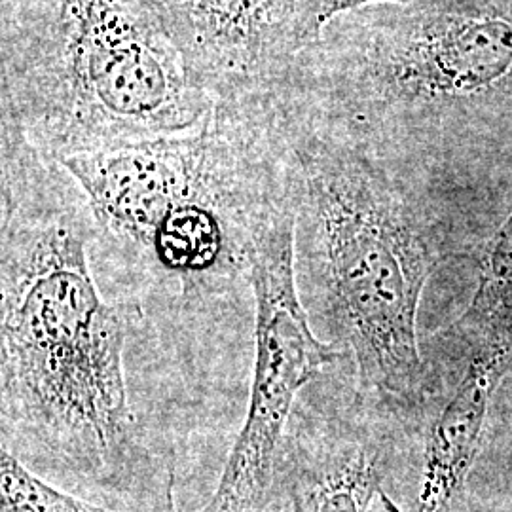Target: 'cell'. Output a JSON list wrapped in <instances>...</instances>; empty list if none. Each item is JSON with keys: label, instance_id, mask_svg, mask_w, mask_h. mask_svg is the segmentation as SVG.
Instances as JSON below:
<instances>
[{"label": "cell", "instance_id": "3", "mask_svg": "<svg viewBox=\"0 0 512 512\" xmlns=\"http://www.w3.org/2000/svg\"><path fill=\"white\" fill-rule=\"evenodd\" d=\"M215 105L156 0H0V124L54 160L183 135Z\"/></svg>", "mask_w": 512, "mask_h": 512}, {"label": "cell", "instance_id": "2", "mask_svg": "<svg viewBox=\"0 0 512 512\" xmlns=\"http://www.w3.org/2000/svg\"><path fill=\"white\" fill-rule=\"evenodd\" d=\"M57 162L82 188L99 238L184 291L247 274L258 232L294 207L291 145L272 95L217 103L183 135Z\"/></svg>", "mask_w": 512, "mask_h": 512}, {"label": "cell", "instance_id": "8", "mask_svg": "<svg viewBox=\"0 0 512 512\" xmlns=\"http://www.w3.org/2000/svg\"><path fill=\"white\" fill-rule=\"evenodd\" d=\"M279 482L293 512H366L380 490L378 452L368 446L287 442Z\"/></svg>", "mask_w": 512, "mask_h": 512}, {"label": "cell", "instance_id": "10", "mask_svg": "<svg viewBox=\"0 0 512 512\" xmlns=\"http://www.w3.org/2000/svg\"><path fill=\"white\" fill-rule=\"evenodd\" d=\"M509 287H512V215L495 238L494 247L482 266L475 308L484 302H495Z\"/></svg>", "mask_w": 512, "mask_h": 512}, {"label": "cell", "instance_id": "9", "mask_svg": "<svg viewBox=\"0 0 512 512\" xmlns=\"http://www.w3.org/2000/svg\"><path fill=\"white\" fill-rule=\"evenodd\" d=\"M0 512H112L63 492L35 475L14 454L8 440L0 446Z\"/></svg>", "mask_w": 512, "mask_h": 512}, {"label": "cell", "instance_id": "7", "mask_svg": "<svg viewBox=\"0 0 512 512\" xmlns=\"http://www.w3.org/2000/svg\"><path fill=\"white\" fill-rule=\"evenodd\" d=\"M505 344L492 342L476 355L465 380L433 423L416 512H444L463 486L480 444L490 395L507 368Z\"/></svg>", "mask_w": 512, "mask_h": 512}, {"label": "cell", "instance_id": "5", "mask_svg": "<svg viewBox=\"0 0 512 512\" xmlns=\"http://www.w3.org/2000/svg\"><path fill=\"white\" fill-rule=\"evenodd\" d=\"M296 209L270 220L249 255L255 366L247 414L205 512H266L279 482L298 393L340 351L321 342L296 287Z\"/></svg>", "mask_w": 512, "mask_h": 512}, {"label": "cell", "instance_id": "1", "mask_svg": "<svg viewBox=\"0 0 512 512\" xmlns=\"http://www.w3.org/2000/svg\"><path fill=\"white\" fill-rule=\"evenodd\" d=\"M0 148L2 433L103 471L137 427L124 349L143 310L99 293L90 266L99 232L73 175L16 129L0 126Z\"/></svg>", "mask_w": 512, "mask_h": 512}, {"label": "cell", "instance_id": "6", "mask_svg": "<svg viewBox=\"0 0 512 512\" xmlns=\"http://www.w3.org/2000/svg\"><path fill=\"white\" fill-rule=\"evenodd\" d=\"M215 103L272 95L304 48L296 0H156Z\"/></svg>", "mask_w": 512, "mask_h": 512}, {"label": "cell", "instance_id": "4", "mask_svg": "<svg viewBox=\"0 0 512 512\" xmlns=\"http://www.w3.org/2000/svg\"><path fill=\"white\" fill-rule=\"evenodd\" d=\"M279 112L293 156L296 253L325 289L361 380L414 397L423 387L416 317L429 258L408 207L327 133Z\"/></svg>", "mask_w": 512, "mask_h": 512}]
</instances>
